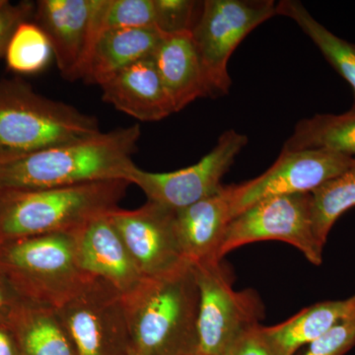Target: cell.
<instances>
[{
	"label": "cell",
	"mask_w": 355,
	"mask_h": 355,
	"mask_svg": "<svg viewBox=\"0 0 355 355\" xmlns=\"http://www.w3.org/2000/svg\"><path fill=\"white\" fill-rule=\"evenodd\" d=\"M277 13L293 20L321 51L329 64L352 86L354 93L352 109L355 110V44L338 38L329 31L300 1L282 0L277 4Z\"/></svg>",
	"instance_id": "7402d4cb"
},
{
	"label": "cell",
	"mask_w": 355,
	"mask_h": 355,
	"mask_svg": "<svg viewBox=\"0 0 355 355\" xmlns=\"http://www.w3.org/2000/svg\"><path fill=\"white\" fill-rule=\"evenodd\" d=\"M164 35L155 28L114 29L103 32L84 67V83L101 85L130 65L153 58Z\"/></svg>",
	"instance_id": "ac0fdd59"
},
{
	"label": "cell",
	"mask_w": 355,
	"mask_h": 355,
	"mask_svg": "<svg viewBox=\"0 0 355 355\" xmlns=\"http://www.w3.org/2000/svg\"><path fill=\"white\" fill-rule=\"evenodd\" d=\"M130 182L110 180L38 190H0V243L74 233L119 209Z\"/></svg>",
	"instance_id": "3957f363"
},
{
	"label": "cell",
	"mask_w": 355,
	"mask_h": 355,
	"mask_svg": "<svg viewBox=\"0 0 355 355\" xmlns=\"http://www.w3.org/2000/svg\"><path fill=\"white\" fill-rule=\"evenodd\" d=\"M277 15L272 0H207L191 29L211 97L227 94L228 62L243 40Z\"/></svg>",
	"instance_id": "8992f818"
},
{
	"label": "cell",
	"mask_w": 355,
	"mask_h": 355,
	"mask_svg": "<svg viewBox=\"0 0 355 355\" xmlns=\"http://www.w3.org/2000/svg\"><path fill=\"white\" fill-rule=\"evenodd\" d=\"M96 0H40L35 19L50 39L60 74L69 81L83 77L91 51Z\"/></svg>",
	"instance_id": "4fadbf2b"
},
{
	"label": "cell",
	"mask_w": 355,
	"mask_h": 355,
	"mask_svg": "<svg viewBox=\"0 0 355 355\" xmlns=\"http://www.w3.org/2000/svg\"><path fill=\"white\" fill-rule=\"evenodd\" d=\"M354 161L352 156L324 149L282 151L260 176L229 186L233 218L263 198L313 193L349 169Z\"/></svg>",
	"instance_id": "8fae6325"
},
{
	"label": "cell",
	"mask_w": 355,
	"mask_h": 355,
	"mask_svg": "<svg viewBox=\"0 0 355 355\" xmlns=\"http://www.w3.org/2000/svg\"><path fill=\"white\" fill-rule=\"evenodd\" d=\"M132 355H197L200 291L190 263L123 296Z\"/></svg>",
	"instance_id": "7a4b0ae2"
},
{
	"label": "cell",
	"mask_w": 355,
	"mask_h": 355,
	"mask_svg": "<svg viewBox=\"0 0 355 355\" xmlns=\"http://www.w3.org/2000/svg\"><path fill=\"white\" fill-rule=\"evenodd\" d=\"M36 4L30 1L6 3L0 8V58L6 55L7 44L20 23L34 15Z\"/></svg>",
	"instance_id": "83f0119b"
},
{
	"label": "cell",
	"mask_w": 355,
	"mask_h": 355,
	"mask_svg": "<svg viewBox=\"0 0 355 355\" xmlns=\"http://www.w3.org/2000/svg\"><path fill=\"white\" fill-rule=\"evenodd\" d=\"M139 125L44 149L0 164V190H38L110 180H127L137 167L132 155Z\"/></svg>",
	"instance_id": "6da1fadb"
},
{
	"label": "cell",
	"mask_w": 355,
	"mask_h": 355,
	"mask_svg": "<svg viewBox=\"0 0 355 355\" xmlns=\"http://www.w3.org/2000/svg\"><path fill=\"white\" fill-rule=\"evenodd\" d=\"M4 55L11 71L32 76L48 67L53 53L44 30L36 22L26 20L13 32Z\"/></svg>",
	"instance_id": "cb8c5ba5"
},
{
	"label": "cell",
	"mask_w": 355,
	"mask_h": 355,
	"mask_svg": "<svg viewBox=\"0 0 355 355\" xmlns=\"http://www.w3.org/2000/svg\"><path fill=\"white\" fill-rule=\"evenodd\" d=\"M301 355H345L355 347V316L340 323L307 345Z\"/></svg>",
	"instance_id": "4316f807"
},
{
	"label": "cell",
	"mask_w": 355,
	"mask_h": 355,
	"mask_svg": "<svg viewBox=\"0 0 355 355\" xmlns=\"http://www.w3.org/2000/svg\"><path fill=\"white\" fill-rule=\"evenodd\" d=\"M224 355H273L261 333V324L243 333Z\"/></svg>",
	"instance_id": "f1b7e54d"
},
{
	"label": "cell",
	"mask_w": 355,
	"mask_h": 355,
	"mask_svg": "<svg viewBox=\"0 0 355 355\" xmlns=\"http://www.w3.org/2000/svg\"><path fill=\"white\" fill-rule=\"evenodd\" d=\"M135 28H155L153 0H96L91 24V51L103 32Z\"/></svg>",
	"instance_id": "d4e9b609"
},
{
	"label": "cell",
	"mask_w": 355,
	"mask_h": 355,
	"mask_svg": "<svg viewBox=\"0 0 355 355\" xmlns=\"http://www.w3.org/2000/svg\"><path fill=\"white\" fill-rule=\"evenodd\" d=\"M233 219L230 188L176 211V229L184 259L191 263L221 261L219 251Z\"/></svg>",
	"instance_id": "2e32d148"
},
{
	"label": "cell",
	"mask_w": 355,
	"mask_h": 355,
	"mask_svg": "<svg viewBox=\"0 0 355 355\" xmlns=\"http://www.w3.org/2000/svg\"><path fill=\"white\" fill-rule=\"evenodd\" d=\"M101 132L94 116L44 97L25 81H0V164Z\"/></svg>",
	"instance_id": "277c9868"
},
{
	"label": "cell",
	"mask_w": 355,
	"mask_h": 355,
	"mask_svg": "<svg viewBox=\"0 0 355 355\" xmlns=\"http://www.w3.org/2000/svg\"><path fill=\"white\" fill-rule=\"evenodd\" d=\"M324 149L355 158V110L315 114L299 121L282 151Z\"/></svg>",
	"instance_id": "44dd1931"
},
{
	"label": "cell",
	"mask_w": 355,
	"mask_h": 355,
	"mask_svg": "<svg viewBox=\"0 0 355 355\" xmlns=\"http://www.w3.org/2000/svg\"><path fill=\"white\" fill-rule=\"evenodd\" d=\"M22 355H76L53 308L23 301L6 324Z\"/></svg>",
	"instance_id": "ffe728a7"
},
{
	"label": "cell",
	"mask_w": 355,
	"mask_h": 355,
	"mask_svg": "<svg viewBox=\"0 0 355 355\" xmlns=\"http://www.w3.org/2000/svg\"><path fill=\"white\" fill-rule=\"evenodd\" d=\"M76 355H132L123 296L90 279L55 309Z\"/></svg>",
	"instance_id": "9c48e42d"
},
{
	"label": "cell",
	"mask_w": 355,
	"mask_h": 355,
	"mask_svg": "<svg viewBox=\"0 0 355 355\" xmlns=\"http://www.w3.org/2000/svg\"><path fill=\"white\" fill-rule=\"evenodd\" d=\"M350 298V301H352V304L354 306V313H355V294L354 296H352Z\"/></svg>",
	"instance_id": "1f68e13d"
},
{
	"label": "cell",
	"mask_w": 355,
	"mask_h": 355,
	"mask_svg": "<svg viewBox=\"0 0 355 355\" xmlns=\"http://www.w3.org/2000/svg\"><path fill=\"white\" fill-rule=\"evenodd\" d=\"M77 265L84 275L105 282L121 296L146 277L109 218V214L89 221L73 233Z\"/></svg>",
	"instance_id": "5bb4252c"
},
{
	"label": "cell",
	"mask_w": 355,
	"mask_h": 355,
	"mask_svg": "<svg viewBox=\"0 0 355 355\" xmlns=\"http://www.w3.org/2000/svg\"><path fill=\"white\" fill-rule=\"evenodd\" d=\"M0 270L22 300L55 310L90 279L77 265L73 233L0 243Z\"/></svg>",
	"instance_id": "5b68a950"
},
{
	"label": "cell",
	"mask_w": 355,
	"mask_h": 355,
	"mask_svg": "<svg viewBox=\"0 0 355 355\" xmlns=\"http://www.w3.org/2000/svg\"><path fill=\"white\" fill-rule=\"evenodd\" d=\"M355 316L350 298L309 306L284 323L261 326V333L273 355H295L343 320Z\"/></svg>",
	"instance_id": "d6986e66"
},
{
	"label": "cell",
	"mask_w": 355,
	"mask_h": 355,
	"mask_svg": "<svg viewBox=\"0 0 355 355\" xmlns=\"http://www.w3.org/2000/svg\"><path fill=\"white\" fill-rule=\"evenodd\" d=\"M0 355H22L11 331L0 324Z\"/></svg>",
	"instance_id": "4dcf8cb0"
},
{
	"label": "cell",
	"mask_w": 355,
	"mask_h": 355,
	"mask_svg": "<svg viewBox=\"0 0 355 355\" xmlns=\"http://www.w3.org/2000/svg\"><path fill=\"white\" fill-rule=\"evenodd\" d=\"M311 195L315 233L318 241L324 247L336 220L355 207V161L349 169Z\"/></svg>",
	"instance_id": "603a6c76"
},
{
	"label": "cell",
	"mask_w": 355,
	"mask_h": 355,
	"mask_svg": "<svg viewBox=\"0 0 355 355\" xmlns=\"http://www.w3.org/2000/svg\"><path fill=\"white\" fill-rule=\"evenodd\" d=\"M268 240L297 248L314 266L323 263L324 247L315 233L311 193L273 196L248 207L229 223L219 259L245 245Z\"/></svg>",
	"instance_id": "52a82bcc"
},
{
	"label": "cell",
	"mask_w": 355,
	"mask_h": 355,
	"mask_svg": "<svg viewBox=\"0 0 355 355\" xmlns=\"http://www.w3.org/2000/svg\"><path fill=\"white\" fill-rule=\"evenodd\" d=\"M23 301L0 270V324L6 326L14 310Z\"/></svg>",
	"instance_id": "f546056e"
},
{
	"label": "cell",
	"mask_w": 355,
	"mask_h": 355,
	"mask_svg": "<svg viewBox=\"0 0 355 355\" xmlns=\"http://www.w3.org/2000/svg\"><path fill=\"white\" fill-rule=\"evenodd\" d=\"M153 60L176 113L198 98L211 97L191 32L164 35Z\"/></svg>",
	"instance_id": "e0dca14e"
},
{
	"label": "cell",
	"mask_w": 355,
	"mask_h": 355,
	"mask_svg": "<svg viewBox=\"0 0 355 355\" xmlns=\"http://www.w3.org/2000/svg\"><path fill=\"white\" fill-rule=\"evenodd\" d=\"M109 218L146 279L189 263L178 238L175 210L147 202L137 209H114Z\"/></svg>",
	"instance_id": "7c38bea8"
},
{
	"label": "cell",
	"mask_w": 355,
	"mask_h": 355,
	"mask_svg": "<svg viewBox=\"0 0 355 355\" xmlns=\"http://www.w3.org/2000/svg\"><path fill=\"white\" fill-rule=\"evenodd\" d=\"M155 28L163 35L191 32L200 2L193 0H153Z\"/></svg>",
	"instance_id": "484cf974"
},
{
	"label": "cell",
	"mask_w": 355,
	"mask_h": 355,
	"mask_svg": "<svg viewBox=\"0 0 355 355\" xmlns=\"http://www.w3.org/2000/svg\"><path fill=\"white\" fill-rule=\"evenodd\" d=\"M7 0H0V8L6 3Z\"/></svg>",
	"instance_id": "d6a6232c"
},
{
	"label": "cell",
	"mask_w": 355,
	"mask_h": 355,
	"mask_svg": "<svg viewBox=\"0 0 355 355\" xmlns=\"http://www.w3.org/2000/svg\"><path fill=\"white\" fill-rule=\"evenodd\" d=\"M103 101L135 120L158 121L176 113L153 57L139 60L100 85Z\"/></svg>",
	"instance_id": "9a60e30c"
},
{
	"label": "cell",
	"mask_w": 355,
	"mask_h": 355,
	"mask_svg": "<svg viewBox=\"0 0 355 355\" xmlns=\"http://www.w3.org/2000/svg\"><path fill=\"white\" fill-rule=\"evenodd\" d=\"M193 266L200 291L197 355H224L243 333L261 324V299L253 291H234L221 261Z\"/></svg>",
	"instance_id": "ba28073f"
},
{
	"label": "cell",
	"mask_w": 355,
	"mask_h": 355,
	"mask_svg": "<svg viewBox=\"0 0 355 355\" xmlns=\"http://www.w3.org/2000/svg\"><path fill=\"white\" fill-rule=\"evenodd\" d=\"M247 142L246 135L228 130L222 133L214 148L196 164L166 173L148 172L137 166L128 182L137 184L148 202L178 211L220 190L222 178Z\"/></svg>",
	"instance_id": "30bf717a"
}]
</instances>
